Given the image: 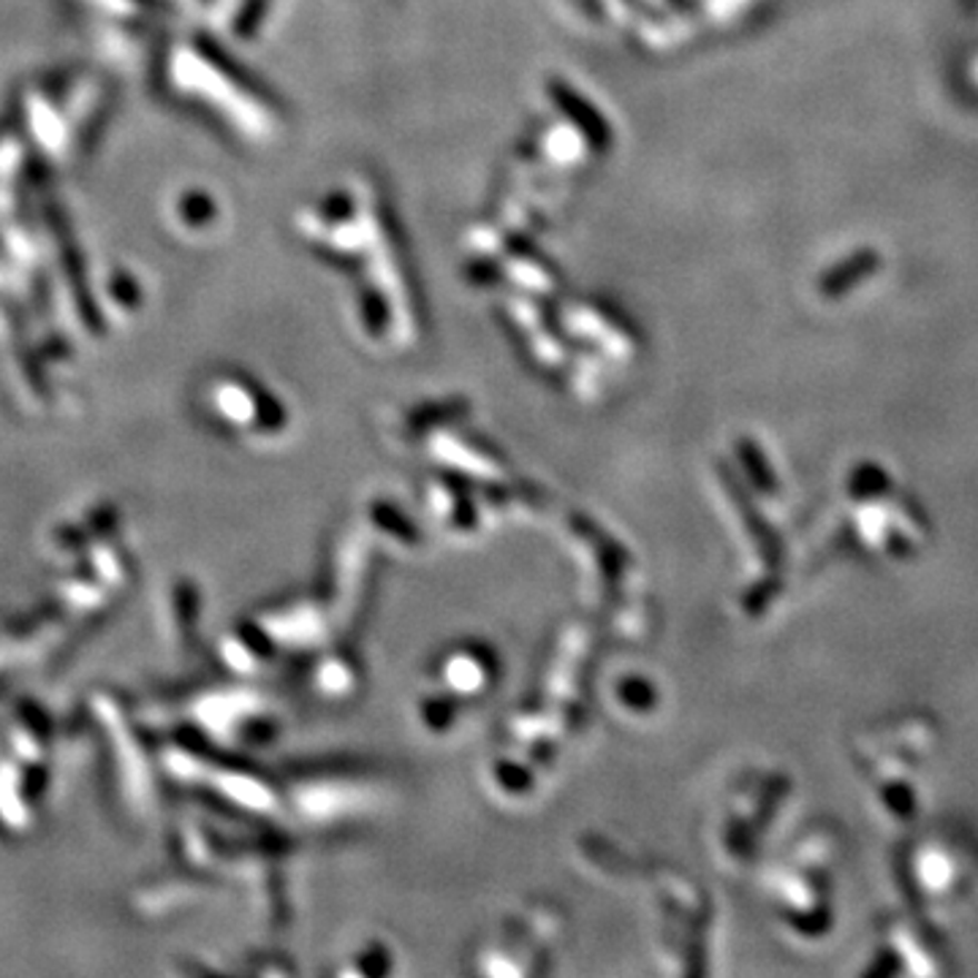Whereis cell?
<instances>
[{"label":"cell","instance_id":"obj_1","mask_svg":"<svg viewBox=\"0 0 978 978\" xmlns=\"http://www.w3.org/2000/svg\"><path fill=\"white\" fill-rule=\"evenodd\" d=\"M55 234H58V245H60V258H63V269L69 275L71 288H73V299H77L79 310H82L85 322H90L93 326H98V310L93 305V297L88 292V283H85V267H82V258H79L77 245L71 243V234L63 226V220H55Z\"/></svg>","mask_w":978,"mask_h":978},{"label":"cell","instance_id":"obj_2","mask_svg":"<svg viewBox=\"0 0 978 978\" xmlns=\"http://www.w3.org/2000/svg\"><path fill=\"white\" fill-rule=\"evenodd\" d=\"M870 269H876V256L857 258V261H851V264H848V267H842V269H838V273L829 275V283L823 280V292L838 294V292H842V288L848 286L846 280H857L859 275L870 273Z\"/></svg>","mask_w":978,"mask_h":978}]
</instances>
